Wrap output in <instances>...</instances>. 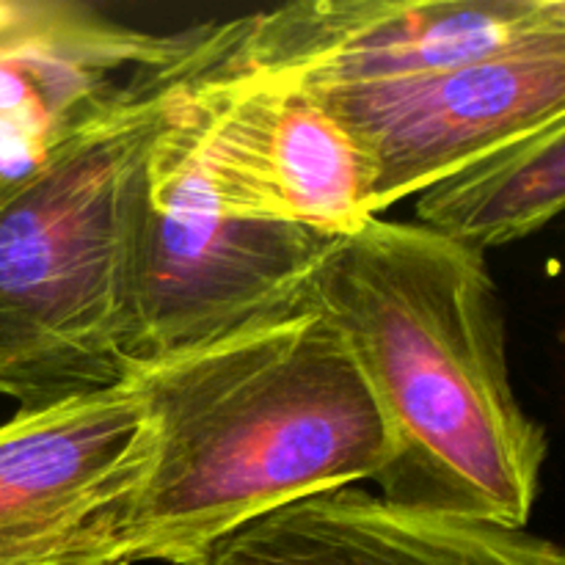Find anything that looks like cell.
I'll use <instances>...</instances> for the list:
<instances>
[{
	"label": "cell",
	"instance_id": "obj_1",
	"mask_svg": "<svg viewBox=\"0 0 565 565\" xmlns=\"http://www.w3.org/2000/svg\"><path fill=\"white\" fill-rule=\"evenodd\" d=\"M149 425L141 478L83 565H204L246 524L379 480L395 439L340 331L312 307L130 373Z\"/></svg>",
	"mask_w": 565,
	"mask_h": 565
},
{
	"label": "cell",
	"instance_id": "obj_2",
	"mask_svg": "<svg viewBox=\"0 0 565 565\" xmlns=\"http://www.w3.org/2000/svg\"><path fill=\"white\" fill-rule=\"evenodd\" d=\"M307 307L348 342L395 439L381 497L527 527L550 441L513 390L505 309L483 254L373 218L326 254Z\"/></svg>",
	"mask_w": 565,
	"mask_h": 565
},
{
	"label": "cell",
	"instance_id": "obj_3",
	"mask_svg": "<svg viewBox=\"0 0 565 565\" xmlns=\"http://www.w3.org/2000/svg\"><path fill=\"white\" fill-rule=\"evenodd\" d=\"M241 17L182 31L33 174L0 185V397L17 412L114 390L138 202L160 132L232 47Z\"/></svg>",
	"mask_w": 565,
	"mask_h": 565
},
{
	"label": "cell",
	"instance_id": "obj_4",
	"mask_svg": "<svg viewBox=\"0 0 565 565\" xmlns=\"http://www.w3.org/2000/svg\"><path fill=\"white\" fill-rule=\"evenodd\" d=\"M193 92L154 143L132 224L121 337L130 373L307 307L315 270L342 237L224 213L199 163Z\"/></svg>",
	"mask_w": 565,
	"mask_h": 565
},
{
	"label": "cell",
	"instance_id": "obj_5",
	"mask_svg": "<svg viewBox=\"0 0 565 565\" xmlns=\"http://www.w3.org/2000/svg\"><path fill=\"white\" fill-rule=\"evenodd\" d=\"M557 31H565L563 0H307L241 17L218 75L307 92L359 88Z\"/></svg>",
	"mask_w": 565,
	"mask_h": 565
},
{
	"label": "cell",
	"instance_id": "obj_6",
	"mask_svg": "<svg viewBox=\"0 0 565 565\" xmlns=\"http://www.w3.org/2000/svg\"><path fill=\"white\" fill-rule=\"evenodd\" d=\"M309 94L362 149L379 218L489 149L565 116V31L403 81Z\"/></svg>",
	"mask_w": 565,
	"mask_h": 565
},
{
	"label": "cell",
	"instance_id": "obj_7",
	"mask_svg": "<svg viewBox=\"0 0 565 565\" xmlns=\"http://www.w3.org/2000/svg\"><path fill=\"white\" fill-rule=\"evenodd\" d=\"M221 61L193 92L199 163L218 207L337 237L373 221L367 160L320 99L224 81Z\"/></svg>",
	"mask_w": 565,
	"mask_h": 565
},
{
	"label": "cell",
	"instance_id": "obj_8",
	"mask_svg": "<svg viewBox=\"0 0 565 565\" xmlns=\"http://www.w3.org/2000/svg\"><path fill=\"white\" fill-rule=\"evenodd\" d=\"M147 456V414L130 381L17 412L0 425V565H83Z\"/></svg>",
	"mask_w": 565,
	"mask_h": 565
},
{
	"label": "cell",
	"instance_id": "obj_9",
	"mask_svg": "<svg viewBox=\"0 0 565 565\" xmlns=\"http://www.w3.org/2000/svg\"><path fill=\"white\" fill-rule=\"evenodd\" d=\"M204 565H565V555L527 527L403 508L345 486L246 524Z\"/></svg>",
	"mask_w": 565,
	"mask_h": 565
},
{
	"label": "cell",
	"instance_id": "obj_10",
	"mask_svg": "<svg viewBox=\"0 0 565 565\" xmlns=\"http://www.w3.org/2000/svg\"><path fill=\"white\" fill-rule=\"evenodd\" d=\"M565 202V116L533 127L417 193V224L469 252L544 230Z\"/></svg>",
	"mask_w": 565,
	"mask_h": 565
}]
</instances>
